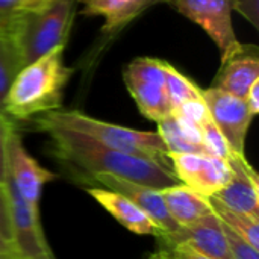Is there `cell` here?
<instances>
[{"label": "cell", "instance_id": "obj_1", "mask_svg": "<svg viewBox=\"0 0 259 259\" xmlns=\"http://www.w3.org/2000/svg\"><path fill=\"white\" fill-rule=\"evenodd\" d=\"M39 131L50 137L52 153L76 181L87 182L97 175H112L155 190L181 184L171 167L111 149L80 132L56 126H44Z\"/></svg>", "mask_w": 259, "mask_h": 259}, {"label": "cell", "instance_id": "obj_2", "mask_svg": "<svg viewBox=\"0 0 259 259\" xmlns=\"http://www.w3.org/2000/svg\"><path fill=\"white\" fill-rule=\"evenodd\" d=\"M64 46L55 47L24 65L11 83L3 102L12 120H30L62 108L64 90L74 70L64 64Z\"/></svg>", "mask_w": 259, "mask_h": 259}, {"label": "cell", "instance_id": "obj_3", "mask_svg": "<svg viewBox=\"0 0 259 259\" xmlns=\"http://www.w3.org/2000/svg\"><path fill=\"white\" fill-rule=\"evenodd\" d=\"M35 124L38 129L44 126H56L80 132L111 149L171 167L168 161V149L158 132L137 131L106 123L80 111H65L62 108L38 115Z\"/></svg>", "mask_w": 259, "mask_h": 259}, {"label": "cell", "instance_id": "obj_4", "mask_svg": "<svg viewBox=\"0 0 259 259\" xmlns=\"http://www.w3.org/2000/svg\"><path fill=\"white\" fill-rule=\"evenodd\" d=\"M77 0H55L24 15L18 30L23 64L27 65L55 47L67 44Z\"/></svg>", "mask_w": 259, "mask_h": 259}, {"label": "cell", "instance_id": "obj_5", "mask_svg": "<svg viewBox=\"0 0 259 259\" xmlns=\"http://www.w3.org/2000/svg\"><path fill=\"white\" fill-rule=\"evenodd\" d=\"M123 77L138 111L146 118L159 123L171 114L165 61L147 56L135 58L124 68Z\"/></svg>", "mask_w": 259, "mask_h": 259}, {"label": "cell", "instance_id": "obj_6", "mask_svg": "<svg viewBox=\"0 0 259 259\" xmlns=\"http://www.w3.org/2000/svg\"><path fill=\"white\" fill-rule=\"evenodd\" d=\"M234 0H168L184 17L199 24L220 50L222 64L244 49L232 26Z\"/></svg>", "mask_w": 259, "mask_h": 259}, {"label": "cell", "instance_id": "obj_7", "mask_svg": "<svg viewBox=\"0 0 259 259\" xmlns=\"http://www.w3.org/2000/svg\"><path fill=\"white\" fill-rule=\"evenodd\" d=\"M173 173L181 184L211 197L231 181L232 171L226 159L200 153H168Z\"/></svg>", "mask_w": 259, "mask_h": 259}, {"label": "cell", "instance_id": "obj_8", "mask_svg": "<svg viewBox=\"0 0 259 259\" xmlns=\"http://www.w3.org/2000/svg\"><path fill=\"white\" fill-rule=\"evenodd\" d=\"M202 96L212 121L225 137L231 152L244 155L247 132L253 120L246 102L215 87L202 90Z\"/></svg>", "mask_w": 259, "mask_h": 259}, {"label": "cell", "instance_id": "obj_9", "mask_svg": "<svg viewBox=\"0 0 259 259\" xmlns=\"http://www.w3.org/2000/svg\"><path fill=\"white\" fill-rule=\"evenodd\" d=\"M156 238L161 241V249L164 250L188 247L211 258L232 259L222 222L214 212L187 226H179L173 232H159Z\"/></svg>", "mask_w": 259, "mask_h": 259}, {"label": "cell", "instance_id": "obj_10", "mask_svg": "<svg viewBox=\"0 0 259 259\" xmlns=\"http://www.w3.org/2000/svg\"><path fill=\"white\" fill-rule=\"evenodd\" d=\"M5 188L8 194L12 244L18 258H33L42 253H50L49 244L39 225V212L24 200L17 187L8 178Z\"/></svg>", "mask_w": 259, "mask_h": 259}, {"label": "cell", "instance_id": "obj_11", "mask_svg": "<svg viewBox=\"0 0 259 259\" xmlns=\"http://www.w3.org/2000/svg\"><path fill=\"white\" fill-rule=\"evenodd\" d=\"M6 178L17 187L24 200L39 212V197L42 187L56 179V175L41 167L23 146L21 137L14 131L6 147Z\"/></svg>", "mask_w": 259, "mask_h": 259}, {"label": "cell", "instance_id": "obj_12", "mask_svg": "<svg viewBox=\"0 0 259 259\" xmlns=\"http://www.w3.org/2000/svg\"><path fill=\"white\" fill-rule=\"evenodd\" d=\"M231 181L217 194L211 196L225 206L247 214L259 220V178L244 155L231 153L228 156Z\"/></svg>", "mask_w": 259, "mask_h": 259}, {"label": "cell", "instance_id": "obj_13", "mask_svg": "<svg viewBox=\"0 0 259 259\" xmlns=\"http://www.w3.org/2000/svg\"><path fill=\"white\" fill-rule=\"evenodd\" d=\"M85 184H88L90 187L108 188L126 196L155 222V225L159 228V232H173L179 228V225L168 214L159 190L112 175H97L88 179Z\"/></svg>", "mask_w": 259, "mask_h": 259}, {"label": "cell", "instance_id": "obj_14", "mask_svg": "<svg viewBox=\"0 0 259 259\" xmlns=\"http://www.w3.org/2000/svg\"><path fill=\"white\" fill-rule=\"evenodd\" d=\"M87 193L131 232L158 237L159 228L155 225V222L126 196L102 187H88Z\"/></svg>", "mask_w": 259, "mask_h": 259}, {"label": "cell", "instance_id": "obj_15", "mask_svg": "<svg viewBox=\"0 0 259 259\" xmlns=\"http://www.w3.org/2000/svg\"><path fill=\"white\" fill-rule=\"evenodd\" d=\"M259 80V58L256 46H244V49L222 64L215 88L246 99L250 87Z\"/></svg>", "mask_w": 259, "mask_h": 259}, {"label": "cell", "instance_id": "obj_16", "mask_svg": "<svg viewBox=\"0 0 259 259\" xmlns=\"http://www.w3.org/2000/svg\"><path fill=\"white\" fill-rule=\"evenodd\" d=\"M168 214L179 226H187L202 217L212 214L208 197L193 191L184 184H176L159 190Z\"/></svg>", "mask_w": 259, "mask_h": 259}, {"label": "cell", "instance_id": "obj_17", "mask_svg": "<svg viewBox=\"0 0 259 259\" xmlns=\"http://www.w3.org/2000/svg\"><path fill=\"white\" fill-rule=\"evenodd\" d=\"M82 14L103 17L102 33L112 35L143 14V0H80Z\"/></svg>", "mask_w": 259, "mask_h": 259}, {"label": "cell", "instance_id": "obj_18", "mask_svg": "<svg viewBox=\"0 0 259 259\" xmlns=\"http://www.w3.org/2000/svg\"><path fill=\"white\" fill-rule=\"evenodd\" d=\"M24 67L18 41L6 33H0V103L5 97L15 76ZM5 109V108H3Z\"/></svg>", "mask_w": 259, "mask_h": 259}, {"label": "cell", "instance_id": "obj_19", "mask_svg": "<svg viewBox=\"0 0 259 259\" xmlns=\"http://www.w3.org/2000/svg\"><path fill=\"white\" fill-rule=\"evenodd\" d=\"M212 206L214 214L225 223L228 225L231 229H234L237 234H240L247 243L252 244V247H255L259 250V220L253 219L247 214L234 211L228 206H225L223 203H220L217 199L214 197H208Z\"/></svg>", "mask_w": 259, "mask_h": 259}, {"label": "cell", "instance_id": "obj_20", "mask_svg": "<svg viewBox=\"0 0 259 259\" xmlns=\"http://www.w3.org/2000/svg\"><path fill=\"white\" fill-rule=\"evenodd\" d=\"M165 73H167V93H168L171 111L185 102L203 97L202 90L167 61H165Z\"/></svg>", "mask_w": 259, "mask_h": 259}, {"label": "cell", "instance_id": "obj_21", "mask_svg": "<svg viewBox=\"0 0 259 259\" xmlns=\"http://www.w3.org/2000/svg\"><path fill=\"white\" fill-rule=\"evenodd\" d=\"M158 134L165 143L168 153H200V155H211L205 147L191 143L179 129L176 120L170 114L164 120L158 123ZM214 156V155H212Z\"/></svg>", "mask_w": 259, "mask_h": 259}, {"label": "cell", "instance_id": "obj_22", "mask_svg": "<svg viewBox=\"0 0 259 259\" xmlns=\"http://www.w3.org/2000/svg\"><path fill=\"white\" fill-rule=\"evenodd\" d=\"M27 12L30 11L26 9L23 0H0V33L11 35L17 39L21 21Z\"/></svg>", "mask_w": 259, "mask_h": 259}, {"label": "cell", "instance_id": "obj_23", "mask_svg": "<svg viewBox=\"0 0 259 259\" xmlns=\"http://www.w3.org/2000/svg\"><path fill=\"white\" fill-rule=\"evenodd\" d=\"M200 129H202V137H203V143L206 146V149L209 150L211 155L214 156H219V158H223V159H228V156L232 153L225 137L222 135V132L219 131V127L215 126V123L212 121L211 115L206 117L202 124H200Z\"/></svg>", "mask_w": 259, "mask_h": 259}, {"label": "cell", "instance_id": "obj_24", "mask_svg": "<svg viewBox=\"0 0 259 259\" xmlns=\"http://www.w3.org/2000/svg\"><path fill=\"white\" fill-rule=\"evenodd\" d=\"M222 228H223V234H225L232 259H259L258 250L255 247H252V244L247 243L240 234H237L234 229H231L223 222H222Z\"/></svg>", "mask_w": 259, "mask_h": 259}, {"label": "cell", "instance_id": "obj_25", "mask_svg": "<svg viewBox=\"0 0 259 259\" xmlns=\"http://www.w3.org/2000/svg\"><path fill=\"white\" fill-rule=\"evenodd\" d=\"M14 131H17L15 120L0 112V185L6 184V147Z\"/></svg>", "mask_w": 259, "mask_h": 259}, {"label": "cell", "instance_id": "obj_26", "mask_svg": "<svg viewBox=\"0 0 259 259\" xmlns=\"http://www.w3.org/2000/svg\"><path fill=\"white\" fill-rule=\"evenodd\" d=\"M0 237L6 241L12 243L11 222H9V206H8V194L5 185H0Z\"/></svg>", "mask_w": 259, "mask_h": 259}, {"label": "cell", "instance_id": "obj_27", "mask_svg": "<svg viewBox=\"0 0 259 259\" xmlns=\"http://www.w3.org/2000/svg\"><path fill=\"white\" fill-rule=\"evenodd\" d=\"M259 0H234L232 9L238 11L243 17H246L255 27H258L259 15Z\"/></svg>", "mask_w": 259, "mask_h": 259}, {"label": "cell", "instance_id": "obj_28", "mask_svg": "<svg viewBox=\"0 0 259 259\" xmlns=\"http://www.w3.org/2000/svg\"><path fill=\"white\" fill-rule=\"evenodd\" d=\"M167 252L170 253L171 259H215L206 256V255H202V253L191 250L188 247H175V249H170Z\"/></svg>", "mask_w": 259, "mask_h": 259}, {"label": "cell", "instance_id": "obj_29", "mask_svg": "<svg viewBox=\"0 0 259 259\" xmlns=\"http://www.w3.org/2000/svg\"><path fill=\"white\" fill-rule=\"evenodd\" d=\"M244 102H246V105H247V108H249V111H250V114L255 117V115H258L259 112V80H256L252 87H250V90H249V93H247V96H246V99H244Z\"/></svg>", "mask_w": 259, "mask_h": 259}, {"label": "cell", "instance_id": "obj_30", "mask_svg": "<svg viewBox=\"0 0 259 259\" xmlns=\"http://www.w3.org/2000/svg\"><path fill=\"white\" fill-rule=\"evenodd\" d=\"M52 2H55V0H23V3H24V6H26L27 11L41 9V8H44L46 5H49Z\"/></svg>", "mask_w": 259, "mask_h": 259}, {"label": "cell", "instance_id": "obj_31", "mask_svg": "<svg viewBox=\"0 0 259 259\" xmlns=\"http://www.w3.org/2000/svg\"><path fill=\"white\" fill-rule=\"evenodd\" d=\"M0 253L18 256V255H17V250H15V247H14V244L9 243V241H6L3 237H0Z\"/></svg>", "mask_w": 259, "mask_h": 259}, {"label": "cell", "instance_id": "obj_32", "mask_svg": "<svg viewBox=\"0 0 259 259\" xmlns=\"http://www.w3.org/2000/svg\"><path fill=\"white\" fill-rule=\"evenodd\" d=\"M144 259H171V256H170V253H168L167 250L161 249V250H158V252H155V253L149 255L147 258H144Z\"/></svg>", "mask_w": 259, "mask_h": 259}, {"label": "cell", "instance_id": "obj_33", "mask_svg": "<svg viewBox=\"0 0 259 259\" xmlns=\"http://www.w3.org/2000/svg\"><path fill=\"white\" fill-rule=\"evenodd\" d=\"M164 2H168V0H143V12H144L147 8H150V6H153V5H158V3H164Z\"/></svg>", "mask_w": 259, "mask_h": 259}, {"label": "cell", "instance_id": "obj_34", "mask_svg": "<svg viewBox=\"0 0 259 259\" xmlns=\"http://www.w3.org/2000/svg\"><path fill=\"white\" fill-rule=\"evenodd\" d=\"M26 259H55V256H53V253L50 252V253H42V255H38V256H33V258H26Z\"/></svg>", "mask_w": 259, "mask_h": 259}, {"label": "cell", "instance_id": "obj_35", "mask_svg": "<svg viewBox=\"0 0 259 259\" xmlns=\"http://www.w3.org/2000/svg\"><path fill=\"white\" fill-rule=\"evenodd\" d=\"M0 259H20L18 256H12V255H5V253H0Z\"/></svg>", "mask_w": 259, "mask_h": 259}, {"label": "cell", "instance_id": "obj_36", "mask_svg": "<svg viewBox=\"0 0 259 259\" xmlns=\"http://www.w3.org/2000/svg\"><path fill=\"white\" fill-rule=\"evenodd\" d=\"M0 112H2V114H6V112H5V109H3V105H2V103H0ZM6 115H8V114H6Z\"/></svg>", "mask_w": 259, "mask_h": 259}]
</instances>
